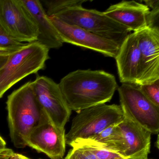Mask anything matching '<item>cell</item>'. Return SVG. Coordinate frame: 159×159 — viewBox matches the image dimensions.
I'll return each mask as SVG.
<instances>
[{
	"label": "cell",
	"mask_w": 159,
	"mask_h": 159,
	"mask_svg": "<svg viewBox=\"0 0 159 159\" xmlns=\"http://www.w3.org/2000/svg\"><path fill=\"white\" fill-rule=\"evenodd\" d=\"M64 159H91L84 150L80 148H72L69 151Z\"/></svg>",
	"instance_id": "obj_20"
},
{
	"label": "cell",
	"mask_w": 159,
	"mask_h": 159,
	"mask_svg": "<svg viewBox=\"0 0 159 159\" xmlns=\"http://www.w3.org/2000/svg\"><path fill=\"white\" fill-rule=\"evenodd\" d=\"M139 87L150 101L159 107V80L150 84L140 85Z\"/></svg>",
	"instance_id": "obj_18"
},
{
	"label": "cell",
	"mask_w": 159,
	"mask_h": 159,
	"mask_svg": "<svg viewBox=\"0 0 159 159\" xmlns=\"http://www.w3.org/2000/svg\"><path fill=\"white\" fill-rule=\"evenodd\" d=\"M25 43L14 39L0 25V48L5 50L16 51L24 46Z\"/></svg>",
	"instance_id": "obj_19"
},
{
	"label": "cell",
	"mask_w": 159,
	"mask_h": 159,
	"mask_svg": "<svg viewBox=\"0 0 159 159\" xmlns=\"http://www.w3.org/2000/svg\"><path fill=\"white\" fill-rule=\"evenodd\" d=\"M72 148L82 147L93 153L98 159H114L121 157L115 152L102 148L87 139H78L69 144Z\"/></svg>",
	"instance_id": "obj_16"
},
{
	"label": "cell",
	"mask_w": 159,
	"mask_h": 159,
	"mask_svg": "<svg viewBox=\"0 0 159 159\" xmlns=\"http://www.w3.org/2000/svg\"><path fill=\"white\" fill-rule=\"evenodd\" d=\"M10 54L0 55V68L7 62Z\"/></svg>",
	"instance_id": "obj_24"
},
{
	"label": "cell",
	"mask_w": 159,
	"mask_h": 159,
	"mask_svg": "<svg viewBox=\"0 0 159 159\" xmlns=\"http://www.w3.org/2000/svg\"><path fill=\"white\" fill-rule=\"evenodd\" d=\"M27 146L51 159H63L66 152V131L55 125L42 108L40 119L29 136Z\"/></svg>",
	"instance_id": "obj_9"
},
{
	"label": "cell",
	"mask_w": 159,
	"mask_h": 159,
	"mask_svg": "<svg viewBox=\"0 0 159 159\" xmlns=\"http://www.w3.org/2000/svg\"><path fill=\"white\" fill-rule=\"evenodd\" d=\"M0 25L17 41H37V26L21 0H0Z\"/></svg>",
	"instance_id": "obj_8"
},
{
	"label": "cell",
	"mask_w": 159,
	"mask_h": 159,
	"mask_svg": "<svg viewBox=\"0 0 159 159\" xmlns=\"http://www.w3.org/2000/svg\"><path fill=\"white\" fill-rule=\"evenodd\" d=\"M150 11L145 4L134 1H123L111 5L103 13L130 31L138 32L148 27V17Z\"/></svg>",
	"instance_id": "obj_14"
},
{
	"label": "cell",
	"mask_w": 159,
	"mask_h": 159,
	"mask_svg": "<svg viewBox=\"0 0 159 159\" xmlns=\"http://www.w3.org/2000/svg\"><path fill=\"white\" fill-rule=\"evenodd\" d=\"M114 159H125L124 158L122 157H118V158H115Z\"/></svg>",
	"instance_id": "obj_28"
},
{
	"label": "cell",
	"mask_w": 159,
	"mask_h": 159,
	"mask_svg": "<svg viewBox=\"0 0 159 159\" xmlns=\"http://www.w3.org/2000/svg\"><path fill=\"white\" fill-rule=\"evenodd\" d=\"M158 136H159L158 135V137H157V143H156V145H157V146H156V147H157V148H159V144H158V140H159V139H158ZM156 144H155V145H156Z\"/></svg>",
	"instance_id": "obj_27"
},
{
	"label": "cell",
	"mask_w": 159,
	"mask_h": 159,
	"mask_svg": "<svg viewBox=\"0 0 159 159\" xmlns=\"http://www.w3.org/2000/svg\"><path fill=\"white\" fill-rule=\"evenodd\" d=\"M13 152L12 149L0 144V159H9Z\"/></svg>",
	"instance_id": "obj_21"
},
{
	"label": "cell",
	"mask_w": 159,
	"mask_h": 159,
	"mask_svg": "<svg viewBox=\"0 0 159 159\" xmlns=\"http://www.w3.org/2000/svg\"><path fill=\"white\" fill-rule=\"evenodd\" d=\"M15 51H12V50H5V49H1L0 48V55L2 54H11L13 52H15Z\"/></svg>",
	"instance_id": "obj_25"
},
{
	"label": "cell",
	"mask_w": 159,
	"mask_h": 159,
	"mask_svg": "<svg viewBox=\"0 0 159 159\" xmlns=\"http://www.w3.org/2000/svg\"><path fill=\"white\" fill-rule=\"evenodd\" d=\"M120 105L100 104L77 112L71 127L66 134V145L78 139H89L112 125H116L124 119Z\"/></svg>",
	"instance_id": "obj_6"
},
{
	"label": "cell",
	"mask_w": 159,
	"mask_h": 159,
	"mask_svg": "<svg viewBox=\"0 0 159 159\" xmlns=\"http://www.w3.org/2000/svg\"><path fill=\"white\" fill-rule=\"evenodd\" d=\"M71 111L76 112L109 102L117 87L115 76L102 70H78L58 84Z\"/></svg>",
	"instance_id": "obj_1"
},
{
	"label": "cell",
	"mask_w": 159,
	"mask_h": 159,
	"mask_svg": "<svg viewBox=\"0 0 159 159\" xmlns=\"http://www.w3.org/2000/svg\"><path fill=\"white\" fill-rule=\"evenodd\" d=\"M120 105L125 117L152 134L159 132V107L150 101L139 86L122 84L118 88Z\"/></svg>",
	"instance_id": "obj_7"
},
{
	"label": "cell",
	"mask_w": 159,
	"mask_h": 159,
	"mask_svg": "<svg viewBox=\"0 0 159 159\" xmlns=\"http://www.w3.org/2000/svg\"><path fill=\"white\" fill-rule=\"evenodd\" d=\"M36 98L56 126L65 129L72 111L69 107L58 84L46 76H37L32 81Z\"/></svg>",
	"instance_id": "obj_10"
},
{
	"label": "cell",
	"mask_w": 159,
	"mask_h": 159,
	"mask_svg": "<svg viewBox=\"0 0 159 159\" xmlns=\"http://www.w3.org/2000/svg\"><path fill=\"white\" fill-rule=\"evenodd\" d=\"M21 1L37 26L38 36L36 42L49 50L62 47L64 43L47 16L40 1Z\"/></svg>",
	"instance_id": "obj_15"
},
{
	"label": "cell",
	"mask_w": 159,
	"mask_h": 159,
	"mask_svg": "<svg viewBox=\"0 0 159 159\" xmlns=\"http://www.w3.org/2000/svg\"><path fill=\"white\" fill-rule=\"evenodd\" d=\"M52 16L68 25L111 40L120 45L131 32L127 28L105 15L103 12L85 9L82 5L67 8Z\"/></svg>",
	"instance_id": "obj_5"
},
{
	"label": "cell",
	"mask_w": 159,
	"mask_h": 159,
	"mask_svg": "<svg viewBox=\"0 0 159 159\" xmlns=\"http://www.w3.org/2000/svg\"></svg>",
	"instance_id": "obj_29"
},
{
	"label": "cell",
	"mask_w": 159,
	"mask_h": 159,
	"mask_svg": "<svg viewBox=\"0 0 159 159\" xmlns=\"http://www.w3.org/2000/svg\"><path fill=\"white\" fill-rule=\"evenodd\" d=\"M63 43H70L115 58L120 45L109 39L75 26L68 25L54 16L49 17Z\"/></svg>",
	"instance_id": "obj_11"
},
{
	"label": "cell",
	"mask_w": 159,
	"mask_h": 159,
	"mask_svg": "<svg viewBox=\"0 0 159 159\" xmlns=\"http://www.w3.org/2000/svg\"><path fill=\"white\" fill-rule=\"evenodd\" d=\"M145 3V5H147L149 8L152 9L159 8V0H147L143 1Z\"/></svg>",
	"instance_id": "obj_22"
},
{
	"label": "cell",
	"mask_w": 159,
	"mask_h": 159,
	"mask_svg": "<svg viewBox=\"0 0 159 159\" xmlns=\"http://www.w3.org/2000/svg\"><path fill=\"white\" fill-rule=\"evenodd\" d=\"M141 68L137 85L159 80V28L147 27L138 31Z\"/></svg>",
	"instance_id": "obj_12"
},
{
	"label": "cell",
	"mask_w": 159,
	"mask_h": 159,
	"mask_svg": "<svg viewBox=\"0 0 159 159\" xmlns=\"http://www.w3.org/2000/svg\"><path fill=\"white\" fill-rule=\"evenodd\" d=\"M86 0H44L43 2L46 7V14L49 17L59 12L73 6L82 5Z\"/></svg>",
	"instance_id": "obj_17"
},
{
	"label": "cell",
	"mask_w": 159,
	"mask_h": 159,
	"mask_svg": "<svg viewBox=\"0 0 159 159\" xmlns=\"http://www.w3.org/2000/svg\"><path fill=\"white\" fill-rule=\"evenodd\" d=\"M6 108L11 140L16 148H25L42 110L34 93L32 81L28 82L8 96Z\"/></svg>",
	"instance_id": "obj_2"
},
{
	"label": "cell",
	"mask_w": 159,
	"mask_h": 159,
	"mask_svg": "<svg viewBox=\"0 0 159 159\" xmlns=\"http://www.w3.org/2000/svg\"><path fill=\"white\" fill-rule=\"evenodd\" d=\"M49 50L37 42L25 43L10 54L0 68V98L14 84L28 76L44 69Z\"/></svg>",
	"instance_id": "obj_3"
},
{
	"label": "cell",
	"mask_w": 159,
	"mask_h": 159,
	"mask_svg": "<svg viewBox=\"0 0 159 159\" xmlns=\"http://www.w3.org/2000/svg\"><path fill=\"white\" fill-rule=\"evenodd\" d=\"M9 159H31L21 153H15L14 152Z\"/></svg>",
	"instance_id": "obj_23"
},
{
	"label": "cell",
	"mask_w": 159,
	"mask_h": 159,
	"mask_svg": "<svg viewBox=\"0 0 159 159\" xmlns=\"http://www.w3.org/2000/svg\"><path fill=\"white\" fill-rule=\"evenodd\" d=\"M151 133L125 117L114 126L110 136L94 144L117 153L125 159H147L150 152Z\"/></svg>",
	"instance_id": "obj_4"
},
{
	"label": "cell",
	"mask_w": 159,
	"mask_h": 159,
	"mask_svg": "<svg viewBox=\"0 0 159 159\" xmlns=\"http://www.w3.org/2000/svg\"><path fill=\"white\" fill-rule=\"evenodd\" d=\"M115 59L120 81L137 85L141 68L137 32L128 34L121 44Z\"/></svg>",
	"instance_id": "obj_13"
},
{
	"label": "cell",
	"mask_w": 159,
	"mask_h": 159,
	"mask_svg": "<svg viewBox=\"0 0 159 159\" xmlns=\"http://www.w3.org/2000/svg\"><path fill=\"white\" fill-rule=\"evenodd\" d=\"M0 144L3 145V146H6V141L1 135H0Z\"/></svg>",
	"instance_id": "obj_26"
}]
</instances>
